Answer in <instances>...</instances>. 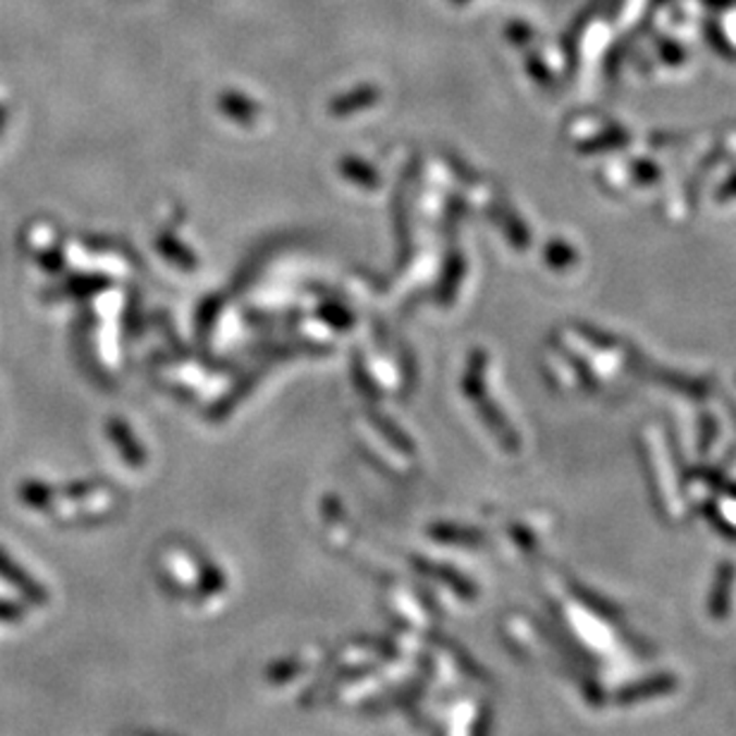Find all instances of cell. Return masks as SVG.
I'll use <instances>...</instances> for the list:
<instances>
[{
    "label": "cell",
    "instance_id": "cell-1",
    "mask_svg": "<svg viewBox=\"0 0 736 736\" xmlns=\"http://www.w3.org/2000/svg\"><path fill=\"white\" fill-rule=\"evenodd\" d=\"M419 569H421V572L426 569V572L436 574V579L445 581L450 588H455V591L462 593L464 598H471V593H474V588H471L469 584H466V581L462 579V576H457L455 572H450V569H445V567H433V564H428V562H419Z\"/></svg>",
    "mask_w": 736,
    "mask_h": 736
},
{
    "label": "cell",
    "instance_id": "cell-2",
    "mask_svg": "<svg viewBox=\"0 0 736 736\" xmlns=\"http://www.w3.org/2000/svg\"><path fill=\"white\" fill-rule=\"evenodd\" d=\"M0 572H3L10 581H15L20 588H24V591L32 593L34 600H44V596H39V588H36L32 581L24 579V572L20 576V572L15 567H12V564L5 560V555H0Z\"/></svg>",
    "mask_w": 736,
    "mask_h": 736
},
{
    "label": "cell",
    "instance_id": "cell-3",
    "mask_svg": "<svg viewBox=\"0 0 736 736\" xmlns=\"http://www.w3.org/2000/svg\"><path fill=\"white\" fill-rule=\"evenodd\" d=\"M734 3L736 0H706V5H713V8H729Z\"/></svg>",
    "mask_w": 736,
    "mask_h": 736
},
{
    "label": "cell",
    "instance_id": "cell-4",
    "mask_svg": "<svg viewBox=\"0 0 736 736\" xmlns=\"http://www.w3.org/2000/svg\"><path fill=\"white\" fill-rule=\"evenodd\" d=\"M662 3H665V0H655V3H653V5H662Z\"/></svg>",
    "mask_w": 736,
    "mask_h": 736
}]
</instances>
